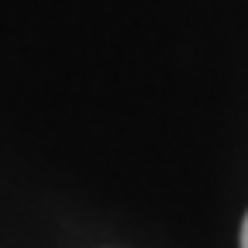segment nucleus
Returning <instances> with one entry per match:
<instances>
[{"label":"nucleus","instance_id":"f257e3e1","mask_svg":"<svg viewBox=\"0 0 248 248\" xmlns=\"http://www.w3.org/2000/svg\"><path fill=\"white\" fill-rule=\"evenodd\" d=\"M241 248H248V214H245V224H241Z\"/></svg>","mask_w":248,"mask_h":248}]
</instances>
